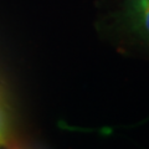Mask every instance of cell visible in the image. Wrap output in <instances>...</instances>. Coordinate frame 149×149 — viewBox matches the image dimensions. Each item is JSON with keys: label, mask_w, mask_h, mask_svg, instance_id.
Segmentation results:
<instances>
[{"label": "cell", "mask_w": 149, "mask_h": 149, "mask_svg": "<svg viewBox=\"0 0 149 149\" xmlns=\"http://www.w3.org/2000/svg\"><path fill=\"white\" fill-rule=\"evenodd\" d=\"M123 17L130 32L149 46V0H124Z\"/></svg>", "instance_id": "1"}, {"label": "cell", "mask_w": 149, "mask_h": 149, "mask_svg": "<svg viewBox=\"0 0 149 149\" xmlns=\"http://www.w3.org/2000/svg\"><path fill=\"white\" fill-rule=\"evenodd\" d=\"M10 118L4 104L3 100L0 98V149H4L10 139Z\"/></svg>", "instance_id": "2"}, {"label": "cell", "mask_w": 149, "mask_h": 149, "mask_svg": "<svg viewBox=\"0 0 149 149\" xmlns=\"http://www.w3.org/2000/svg\"><path fill=\"white\" fill-rule=\"evenodd\" d=\"M17 149H22V148H17Z\"/></svg>", "instance_id": "3"}]
</instances>
